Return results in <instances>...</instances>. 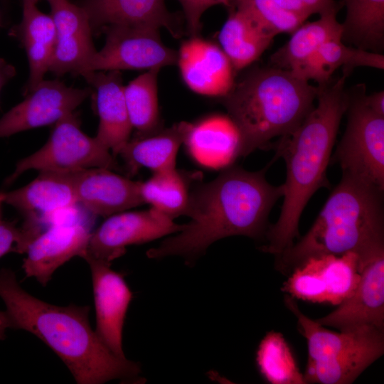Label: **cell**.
Instances as JSON below:
<instances>
[{
	"label": "cell",
	"mask_w": 384,
	"mask_h": 384,
	"mask_svg": "<svg viewBox=\"0 0 384 384\" xmlns=\"http://www.w3.org/2000/svg\"><path fill=\"white\" fill-rule=\"evenodd\" d=\"M271 163L257 171L231 166L196 187L185 213L191 221L175 236L149 250L147 257L178 255L192 262L220 239L233 235L265 238L270 213L284 193L282 184L275 186L266 179Z\"/></svg>",
	"instance_id": "6da1fadb"
},
{
	"label": "cell",
	"mask_w": 384,
	"mask_h": 384,
	"mask_svg": "<svg viewBox=\"0 0 384 384\" xmlns=\"http://www.w3.org/2000/svg\"><path fill=\"white\" fill-rule=\"evenodd\" d=\"M349 73L334 82L318 85L317 104L290 134L276 144L275 161L283 157L287 176L283 203L277 222L270 225L262 251L277 256L299 238L302 213L314 193L329 187L326 169L343 115L348 106L345 82Z\"/></svg>",
	"instance_id": "7a4b0ae2"
},
{
	"label": "cell",
	"mask_w": 384,
	"mask_h": 384,
	"mask_svg": "<svg viewBox=\"0 0 384 384\" xmlns=\"http://www.w3.org/2000/svg\"><path fill=\"white\" fill-rule=\"evenodd\" d=\"M0 297L12 329L30 332L63 361L78 384H102L113 380L134 381L139 363L112 353L89 322V306H57L24 290L15 273L0 270Z\"/></svg>",
	"instance_id": "3957f363"
},
{
	"label": "cell",
	"mask_w": 384,
	"mask_h": 384,
	"mask_svg": "<svg viewBox=\"0 0 384 384\" xmlns=\"http://www.w3.org/2000/svg\"><path fill=\"white\" fill-rule=\"evenodd\" d=\"M383 191L342 173L308 232L276 256L277 269L290 273L309 257L348 252L360 265L383 252Z\"/></svg>",
	"instance_id": "277c9868"
},
{
	"label": "cell",
	"mask_w": 384,
	"mask_h": 384,
	"mask_svg": "<svg viewBox=\"0 0 384 384\" xmlns=\"http://www.w3.org/2000/svg\"><path fill=\"white\" fill-rule=\"evenodd\" d=\"M319 88L276 67L250 73L222 97L238 133L234 158L290 134L314 107Z\"/></svg>",
	"instance_id": "5b68a950"
},
{
	"label": "cell",
	"mask_w": 384,
	"mask_h": 384,
	"mask_svg": "<svg viewBox=\"0 0 384 384\" xmlns=\"http://www.w3.org/2000/svg\"><path fill=\"white\" fill-rule=\"evenodd\" d=\"M284 302L307 341L305 383H351L383 356L384 331L362 326L331 331L304 314L292 297L286 295Z\"/></svg>",
	"instance_id": "8992f818"
},
{
	"label": "cell",
	"mask_w": 384,
	"mask_h": 384,
	"mask_svg": "<svg viewBox=\"0 0 384 384\" xmlns=\"http://www.w3.org/2000/svg\"><path fill=\"white\" fill-rule=\"evenodd\" d=\"M365 90L348 93L347 124L332 159L342 173L384 191V117L366 105Z\"/></svg>",
	"instance_id": "52a82bcc"
},
{
	"label": "cell",
	"mask_w": 384,
	"mask_h": 384,
	"mask_svg": "<svg viewBox=\"0 0 384 384\" xmlns=\"http://www.w3.org/2000/svg\"><path fill=\"white\" fill-rule=\"evenodd\" d=\"M114 156L95 137L81 130L78 117L73 112L55 124L41 148L17 163L6 181L13 182L28 170L71 172L97 167L117 170Z\"/></svg>",
	"instance_id": "ba28073f"
},
{
	"label": "cell",
	"mask_w": 384,
	"mask_h": 384,
	"mask_svg": "<svg viewBox=\"0 0 384 384\" xmlns=\"http://www.w3.org/2000/svg\"><path fill=\"white\" fill-rule=\"evenodd\" d=\"M104 28L105 46L95 53L85 75L96 71L161 68L177 63L178 52L164 44L159 28L117 25Z\"/></svg>",
	"instance_id": "9c48e42d"
},
{
	"label": "cell",
	"mask_w": 384,
	"mask_h": 384,
	"mask_svg": "<svg viewBox=\"0 0 384 384\" xmlns=\"http://www.w3.org/2000/svg\"><path fill=\"white\" fill-rule=\"evenodd\" d=\"M360 277L357 255L311 257L294 268L282 289L293 298L339 304L356 289Z\"/></svg>",
	"instance_id": "30bf717a"
},
{
	"label": "cell",
	"mask_w": 384,
	"mask_h": 384,
	"mask_svg": "<svg viewBox=\"0 0 384 384\" xmlns=\"http://www.w3.org/2000/svg\"><path fill=\"white\" fill-rule=\"evenodd\" d=\"M183 225L151 208L147 210L120 212L91 233L83 255L111 262L122 256L129 245L142 244L178 233Z\"/></svg>",
	"instance_id": "8fae6325"
},
{
	"label": "cell",
	"mask_w": 384,
	"mask_h": 384,
	"mask_svg": "<svg viewBox=\"0 0 384 384\" xmlns=\"http://www.w3.org/2000/svg\"><path fill=\"white\" fill-rule=\"evenodd\" d=\"M27 97L0 119V138L53 123L74 112L90 90L68 87L58 80H42Z\"/></svg>",
	"instance_id": "7c38bea8"
},
{
	"label": "cell",
	"mask_w": 384,
	"mask_h": 384,
	"mask_svg": "<svg viewBox=\"0 0 384 384\" xmlns=\"http://www.w3.org/2000/svg\"><path fill=\"white\" fill-rule=\"evenodd\" d=\"M359 273L353 293L317 323L340 331L362 326L384 331V251L360 264Z\"/></svg>",
	"instance_id": "4fadbf2b"
},
{
	"label": "cell",
	"mask_w": 384,
	"mask_h": 384,
	"mask_svg": "<svg viewBox=\"0 0 384 384\" xmlns=\"http://www.w3.org/2000/svg\"><path fill=\"white\" fill-rule=\"evenodd\" d=\"M83 259L91 270L96 313L95 332L112 353L125 358L122 331L132 292L123 275L111 269V262L90 257Z\"/></svg>",
	"instance_id": "5bb4252c"
},
{
	"label": "cell",
	"mask_w": 384,
	"mask_h": 384,
	"mask_svg": "<svg viewBox=\"0 0 384 384\" xmlns=\"http://www.w3.org/2000/svg\"><path fill=\"white\" fill-rule=\"evenodd\" d=\"M73 174L74 171H41L29 183L4 193V202L24 215V228L39 233V223L48 222L55 214L78 203Z\"/></svg>",
	"instance_id": "9a60e30c"
},
{
	"label": "cell",
	"mask_w": 384,
	"mask_h": 384,
	"mask_svg": "<svg viewBox=\"0 0 384 384\" xmlns=\"http://www.w3.org/2000/svg\"><path fill=\"white\" fill-rule=\"evenodd\" d=\"M90 235L89 228L79 222L50 225L26 248L22 265L26 277H34L46 286L58 267L73 257H83Z\"/></svg>",
	"instance_id": "2e32d148"
},
{
	"label": "cell",
	"mask_w": 384,
	"mask_h": 384,
	"mask_svg": "<svg viewBox=\"0 0 384 384\" xmlns=\"http://www.w3.org/2000/svg\"><path fill=\"white\" fill-rule=\"evenodd\" d=\"M182 78L196 93L224 97L233 87V67L218 45L191 37L181 46L178 60Z\"/></svg>",
	"instance_id": "e0dca14e"
},
{
	"label": "cell",
	"mask_w": 384,
	"mask_h": 384,
	"mask_svg": "<svg viewBox=\"0 0 384 384\" xmlns=\"http://www.w3.org/2000/svg\"><path fill=\"white\" fill-rule=\"evenodd\" d=\"M78 203L95 215L109 217L144 203L139 181H133L106 168L74 171Z\"/></svg>",
	"instance_id": "ac0fdd59"
},
{
	"label": "cell",
	"mask_w": 384,
	"mask_h": 384,
	"mask_svg": "<svg viewBox=\"0 0 384 384\" xmlns=\"http://www.w3.org/2000/svg\"><path fill=\"white\" fill-rule=\"evenodd\" d=\"M96 90L99 126L96 139L114 156L129 141L132 126L118 70L92 72L84 77Z\"/></svg>",
	"instance_id": "d6986e66"
},
{
	"label": "cell",
	"mask_w": 384,
	"mask_h": 384,
	"mask_svg": "<svg viewBox=\"0 0 384 384\" xmlns=\"http://www.w3.org/2000/svg\"><path fill=\"white\" fill-rule=\"evenodd\" d=\"M92 28L108 26L165 28L174 38L183 31L165 0H83Z\"/></svg>",
	"instance_id": "ffe728a7"
},
{
	"label": "cell",
	"mask_w": 384,
	"mask_h": 384,
	"mask_svg": "<svg viewBox=\"0 0 384 384\" xmlns=\"http://www.w3.org/2000/svg\"><path fill=\"white\" fill-rule=\"evenodd\" d=\"M233 5L219 32L218 41L234 70H238L257 60L276 35L245 7Z\"/></svg>",
	"instance_id": "44dd1931"
},
{
	"label": "cell",
	"mask_w": 384,
	"mask_h": 384,
	"mask_svg": "<svg viewBox=\"0 0 384 384\" xmlns=\"http://www.w3.org/2000/svg\"><path fill=\"white\" fill-rule=\"evenodd\" d=\"M191 126L181 122L154 134L136 137L129 139L119 155L132 172L140 167L153 172L175 169L178 149L186 141Z\"/></svg>",
	"instance_id": "7402d4cb"
},
{
	"label": "cell",
	"mask_w": 384,
	"mask_h": 384,
	"mask_svg": "<svg viewBox=\"0 0 384 384\" xmlns=\"http://www.w3.org/2000/svg\"><path fill=\"white\" fill-rule=\"evenodd\" d=\"M336 13L320 16L312 22L303 23L291 33L289 41L271 56L273 67L297 74L327 41L342 39L343 26Z\"/></svg>",
	"instance_id": "603a6c76"
},
{
	"label": "cell",
	"mask_w": 384,
	"mask_h": 384,
	"mask_svg": "<svg viewBox=\"0 0 384 384\" xmlns=\"http://www.w3.org/2000/svg\"><path fill=\"white\" fill-rule=\"evenodd\" d=\"M350 73L356 67L384 69V55L358 48L345 45L342 39H333L325 43L314 57L295 75L306 81L314 80L319 85L330 80L339 68Z\"/></svg>",
	"instance_id": "cb8c5ba5"
},
{
	"label": "cell",
	"mask_w": 384,
	"mask_h": 384,
	"mask_svg": "<svg viewBox=\"0 0 384 384\" xmlns=\"http://www.w3.org/2000/svg\"><path fill=\"white\" fill-rule=\"evenodd\" d=\"M346 7L342 40L379 53L384 43V0H343Z\"/></svg>",
	"instance_id": "d4e9b609"
},
{
	"label": "cell",
	"mask_w": 384,
	"mask_h": 384,
	"mask_svg": "<svg viewBox=\"0 0 384 384\" xmlns=\"http://www.w3.org/2000/svg\"><path fill=\"white\" fill-rule=\"evenodd\" d=\"M190 181L176 168L154 172L149 179L139 182L141 198L144 203L174 220L186 213Z\"/></svg>",
	"instance_id": "484cf974"
},
{
	"label": "cell",
	"mask_w": 384,
	"mask_h": 384,
	"mask_svg": "<svg viewBox=\"0 0 384 384\" xmlns=\"http://www.w3.org/2000/svg\"><path fill=\"white\" fill-rule=\"evenodd\" d=\"M160 69H149L124 86L126 105L137 137L147 136L161 129L157 88Z\"/></svg>",
	"instance_id": "4316f807"
},
{
	"label": "cell",
	"mask_w": 384,
	"mask_h": 384,
	"mask_svg": "<svg viewBox=\"0 0 384 384\" xmlns=\"http://www.w3.org/2000/svg\"><path fill=\"white\" fill-rule=\"evenodd\" d=\"M256 361L261 374L271 383H305L289 346L279 333L270 331L264 337Z\"/></svg>",
	"instance_id": "83f0119b"
},
{
	"label": "cell",
	"mask_w": 384,
	"mask_h": 384,
	"mask_svg": "<svg viewBox=\"0 0 384 384\" xmlns=\"http://www.w3.org/2000/svg\"><path fill=\"white\" fill-rule=\"evenodd\" d=\"M96 51L91 36L57 38L48 71L58 75L73 73L84 77Z\"/></svg>",
	"instance_id": "f1b7e54d"
},
{
	"label": "cell",
	"mask_w": 384,
	"mask_h": 384,
	"mask_svg": "<svg viewBox=\"0 0 384 384\" xmlns=\"http://www.w3.org/2000/svg\"><path fill=\"white\" fill-rule=\"evenodd\" d=\"M232 4L245 7L276 36L291 34L308 18L282 9L273 0H234Z\"/></svg>",
	"instance_id": "f546056e"
},
{
	"label": "cell",
	"mask_w": 384,
	"mask_h": 384,
	"mask_svg": "<svg viewBox=\"0 0 384 384\" xmlns=\"http://www.w3.org/2000/svg\"><path fill=\"white\" fill-rule=\"evenodd\" d=\"M33 0H23V17L19 27L25 44H43L55 47L56 30L52 18L41 12Z\"/></svg>",
	"instance_id": "4dcf8cb0"
},
{
	"label": "cell",
	"mask_w": 384,
	"mask_h": 384,
	"mask_svg": "<svg viewBox=\"0 0 384 384\" xmlns=\"http://www.w3.org/2000/svg\"><path fill=\"white\" fill-rule=\"evenodd\" d=\"M46 1L50 7V16L55 27L57 38L91 36L90 19L81 6L68 0Z\"/></svg>",
	"instance_id": "1f68e13d"
},
{
	"label": "cell",
	"mask_w": 384,
	"mask_h": 384,
	"mask_svg": "<svg viewBox=\"0 0 384 384\" xmlns=\"http://www.w3.org/2000/svg\"><path fill=\"white\" fill-rule=\"evenodd\" d=\"M182 6L188 33L198 36L201 24V18L210 7L217 4L230 5L234 0H177Z\"/></svg>",
	"instance_id": "d6a6232c"
},
{
	"label": "cell",
	"mask_w": 384,
	"mask_h": 384,
	"mask_svg": "<svg viewBox=\"0 0 384 384\" xmlns=\"http://www.w3.org/2000/svg\"><path fill=\"white\" fill-rule=\"evenodd\" d=\"M21 240V230L13 223L0 221V257L16 251Z\"/></svg>",
	"instance_id": "836d02e7"
},
{
	"label": "cell",
	"mask_w": 384,
	"mask_h": 384,
	"mask_svg": "<svg viewBox=\"0 0 384 384\" xmlns=\"http://www.w3.org/2000/svg\"><path fill=\"white\" fill-rule=\"evenodd\" d=\"M304 7L308 14H319V16L336 13L338 6L334 0H301Z\"/></svg>",
	"instance_id": "e575fe53"
},
{
	"label": "cell",
	"mask_w": 384,
	"mask_h": 384,
	"mask_svg": "<svg viewBox=\"0 0 384 384\" xmlns=\"http://www.w3.org/2000/svg\"><path fill=\"white\" fill-rule=\"evenodd\" d=\"M366 105L375 113L384 117V92L383 90L365 95Z\"/></svg>",
	"instance_id": "d590c367"
},
{
	"label": "cell",
	"mask_w": 384,
	"mask_h": 384,
	"mask_svg": "<svg viewBox=\"0 0 384 384\" xmlns=\"http://www.w3.org/2000/svg\"><path fill=\"white\" fill-rule=\"evenodd\" d=\"M282 9L307 18L310 16L304 7L301 0H273Z\"/></svg>",
	"instance_id": "8d00e7d4"
},
{
	"label": "cell",
	"mask_w": 384,
	"mask_h": 384,
	"mask_svg": "<svg viewBox=\"0 0 384 384\" xmlns=\"http://www.w3.org/2000/svg\"><path fill=\"white\" fill-rule=\"evenodd\" d=\"M15 73L14 68L0 59V92L4 85L14 76Z\"/></svg>",
	"instance_id": "74e56055"
},
{
	"label": "cell",
	"mask_w": 384,
	"mask_h": 384,
	"mask_svg": "<svg viewBox=\"0 0 384 384\" xmlns=\"http://www.w3.org/2000/svg\"><path fill=\"white\" fill-rule=\"evenodd\" d=\"M12 329V323L6 311H0V340L6 338V331Z\"/></svg>",
	"instance_id": "f35d334b"
},
{
	"label": "cell",
	"mask_w": 384,
	"mask_h": 384,
	"mask_svg": "<svg viewBox=\"0 0 384 384\" xmlns=\"http://www.w3.org/2000/svg\"><path fill=\"white\" fill-rule=\"evenodd\" d=\"M4 193H0V207L2 203L4 202Z\"/></svg>",
	"instance_id": "ab89813d"
},
{
	"label": "cell",
	"mask_w": 384,
	"mask_h": 384,
	"mask_svg": "<svg viewBox=\"0 0 384 384\" xmlns=\"http://www.w3.org/2000/svg\"><path fill=\"white\" fill-rule=\"evenodd\" d=\"M33 1H36V2H37V1H38V0H33Z\"/></svg>",
	"instance_id": "60d3db41"
}]
</instances>
